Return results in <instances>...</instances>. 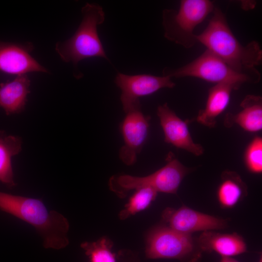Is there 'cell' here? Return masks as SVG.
I'll list each match as a JSON object with an SVG mask.
<instances>
[{"mask_svg":"<svg viewBox=\"0 0 262 262\" xmlns=\"http://www.w3.org/2000/svg\"><path fill=\"white\" fill-rule=\"evenodd\" d=\"M0 210L33 226L45 248L60 249L69 244L68 221L60 213L49 210L41 200L0 192Z\"/></svg>","mask_w":262,"mask_h":262,"instance_id":"1","label":"cell"},{"mask_svg":"<svg viewBox=\"0 0 262 262\" xmlns=\"http://www.w3.org/2000/svg\"><path fill=\"white\" fill-rule=\"evenodd\" d=\"M213 13L206 28L196 35L198 42L238 70L246 71L260 65L262 50L259 44L252 41L243 45L232 32L221 10L215 7Z\"/></svg>","mask_w":262,"mask_h":262,"instance_id":"2","label":"cell"},{"mask_svg":"<svg viewBox=\"0 0 262 262\" xmlns=\"http://www.w3.org/2000/svg\"><path fill=\"white\" fill-rule=\"evenodd\" d=\"M81 13L82 21L74 34L57 42L55 46L62 60L71 62L76 69L79 62L87 58L100 57L109 61L98 32V26L105 18L102 7L96 3H86Z\"/></svg>","mask_w":262,"mask_h":262,"instance_id":"3","label":"cell"},{"mask_svg":"<svg viewBox=\"0 0 262 262\" xmlns=\"http://www.w3.org/2000/svg\"><path fill=\"white\" fill-rule=\"evenodd\" d=\"M163 73L171 78L191 77L215 84L229 83L236 90L245 83L259 82L261 77L256 68L246 71L238 70L207 49L190 63L177 68H165Z\"/></svg>","mask_w":262,"mask_h":262,"instance_id":"4","label":"cell"},{"mask_svg":"<svg viewBox=\"0 0 262 262\" xmlns=\"http://www.w3.org/2000/svg\"><path fill=\"white\" fill-rule=\"evenodd\" d=\"M215 7L209 0H181L178 10L165 9L162 12L164 37L168 40L190 49L198 43L196 27L202 23Z\"/></svg>","mask_w":262,"mask_h":262,"instance_id":"5","label":"cell"},{"mask_svg":"<svg viewBox=\"0 0 262 262\" xmlns=\"http://www.w3.org/2000/svg\"><path fill=\"white\" fill-rule=\"evenodd\" d=\"M166 164L154 172L143 177L115 174L108 181L109 189L119 198H124L131 190L150 187L158 192L175 194L189 168L174 155H167Z\"/></svg>","mask_w":262,"mask_h":262,"instance_id":"6","label":"cell"},{"mask_svg":"<svg viewBox=\"0 0 262 262\" xmlns=\"http://www.w3.org/2000/svg\"><path fill=\"white\" fill-rule=\"evenodd\" d=\"M202 253L191 234L180 233L164 224L150 229L146 235L145 255L147 259L199 262Z\"/></svg>","mask_w":262,"mask_h":262,"instance_id":"7","label":"cell"},{"mask_svg":"<svg viewBox=\"0 0 262 262\" xmlns=\"http://www.w3.org/2000/svg\"><path fill=\"white\" fill-rule=\"evenodd\" d=\"M115 82L121 91L120 99L125 113L141 106V98L150 95L161 89L172 88L175 86L169 76L146 74L127 75L118 73Z\"/></svg>","mask_w":262,"mask_h":262,"instance_id":"8","label":"cell"},{"mask_svg":"<svg viewBox=\"0 0 262 262\" xmlns=\"http://www.w3.org/2000/svg\"><path fill=\"white\" fill-rule=\"evenodd\" d=\"M119 125L123 145L119 150L120 160L127 165H132L137 161L148 135L149 117L145 115L141 106L125 113Z\"/></svg>","mask_w":262,"mask_h":262,"instance_id":"9","label":"cell"},{"mask_svg":"<svg viewBox=\"0 0 262 262\" xmlns=\"http://www.w3.org/2000/svg\"><path fill=\"white\" fill-rule=\"evenodd\" d=\"M164 225L180 233L191 234L195 231L224 229L226 220L201 213L183 206L178 209L166 208L162 213Z\"/></svg>","mask_w":262,"mask_h":262,"instance_id":"10","label":"cell"},{"mask_svg":"<svg viewBox=\"0 0 262 262\" xmlns=\"http://www.w3.org/2000/svg\"><path fill=\"white\" fill-rule=\"evenodd\" d=\"M33 49L30 42L16 43L0 40V71L16 76L29 72L49 73L31 55Z\"/></svg>","mask_w":262,"mask_h":262,"instance_id":"11","label":"cell"},{"mask_svg":"<svg viewBox=\"0 0 262 262\" xmlns=\"http://www.w3.org/2000/svg\"><path fill=\"white\" fill-rule=\"evenodd\" d=\"M157 115L164 133L166 143L185 150L195 156L203 154L204 149L194 142L188 127L187 120L180 118L167 103L157 107Z\"/></svg>","mask_w":262,"mask_h":262,"instance_id":"12","label":"cell"},{"mask_svg":"<svg viewBox=\"0 0 262 262\" xmlns=\"http://www.w3.org/2000/svg\"><path fill=\"white\" fill-rule=\"evenodd\" d=\"M196 240L202 252H215L221 257H232L247 251L243 238L236 233H221L208 230L203 231Z\"/></svg>","mask_w":262,"mask_h":262,"instance_id":"13","label":"cell"},{"mask_svg":"<svg viewBox=\"0 0 262 262\" xmlns=\"http://www.w3.org/2000/svg\"><path fill=\"white\" fill-rule=\"evenodd\" d=\"M242 110L236 114L228 113L225 117L224 125L230 128L235 124L245 131L256 132L262 129V98L248 95L240 104Z\"/></svg>","mask_w":262,"mask_h":262,"instance_id":"14","label":"cell"},{"mask_svg":"<svg viewBox=\"0 0 262 262\" xmlns=\"http://www.w3.org/2000/svg\"><path fill=\"white\" fill-rule=\"evenodd\" d=\"M236 90L233 85L220 83L210 88L204 109L200 110L196 120L208 128H213L217 117L228 106L232 90Z\"/></svg>","mask_w":262,"mask_h":262,"instance_id":"15","label":"cell"},{"mask_svg":"<svg viewBox=\"0 0 262 262\" xmlns=\"http://www.w3.org/2000/svg\"><path fill=\"white\" fill-rule=\"evenodd\" d=\"M31 81L27 74L16 76L12 81L0 84V106L7 115L22 111L30 93Z\"/></svg>","mask_w":262,"mask_h":262,"instance_id":"16","label":"cell"},{"mask_svg":"<svg viewBox=\"0 0 262 262\" xmlns=\"http://www.w3.org/2000/svg\"><path fill=\"white\" fill-rule=\"evenodd\" d=\"M247 194V187L235 172L225 171L217 191L218 202L223 208H231Z\"/></svg>","mask_w":262,"mask_h":262,"instance_id":"17","label":"cell"},{"mask_svg":"<svg viewBox=\"0 0 262 262\" xmlns=\"http://www.w3.org/2000/svg\"><path fill=\"white\" fill-rule=\"evenodd\" d=\"M0 135V181L6 186H15L11 159L21 150V141L17 136Z\"/></svg>","mask_w":262,"mask_h":262,"instance_id":"18","label":"cell"},{"mask_svg":"<svg viewBox=\"0 0 262 262\" xmlns=\"http://www.w3.org/2000/svg\"><path fill=\"white\" fill-rule=\"evenodd\" d=\"M158 192L150 187L135 190L124 208L119 213V218L124 220L136 213L147 209L155 200Z\"/></svg>","mask_w":262,"mask_h":262,"instance_id":"19","label":"cell"},{"mask_svg":"<svg viewBox=\"0 0 262 262\" xmlns=\"http://www.w3.org/2000/svg\"><path fill=\"white\" fill-rule=\"evenodd\" d=\"M113 245L110 239L102 237L96 241L84 242L81 247L90 262H116V255L112 251Z\"/></svg>","mask_w":262,"mask_h":262,"instance_id":"20","label":"cell"},{"mask_svg":"<svg viewBox=\"0 0 262 262\" xmlns=\"http://www.w3.org/2000/svg\"><path fill=\"white\" fill-rule=\"evenodd\" d=\"M245 164L249 171L255 174L262 172V139L255 137L247 147L245 154Z\"/></svg>","mask_w":262,"mask_h":262,"instance_id":"21","label":"cell"},{"mask_svg":"<svg viewBox=\"0 0 262 262\" xmlns=\"http://www.w3.org/2000/svg\"><path fill=\"white\" fill-rule=\"evenodd\" d=\"M116 258L120 262H140L137 253L128 249L120 250Z\"/></svg>","mask_w":262,"mask_h":262,"instance_id":"22","label":"cell"},{"mask_svg":"<svg viewBox=\"0 0 262 262\" xmlns=\"http://www.w3.org/2000/svg\"><path fill=\"white\" fill-rule=\"evenodd\" d=\"M220 262H239L232 257H221Z\"/></svg>","mask_w":262,"mask_h":262,"instance_id":"23","label":"cell"},{"mask_svg":"<svg viewBox=\"0 0 262 262\" xmlns=\"http://www.w3.org/2000/svg\"><path fill=\"white\" fill-rule=\"evenodd\" d=\"M258 262H262V256H261V257L260 258Z\"/></svg>","mask_w":262,"mask_h":262,"instance_id":"24","label":"cell"}]
</instances>
